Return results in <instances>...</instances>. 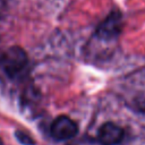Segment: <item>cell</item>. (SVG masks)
Instances as JSON below:
<instances>
[{"label": "cell", "instance_id": "obj_1", "mask_svg": "<svg viewBox=\"0 0 145 145\" xmlns=\"http://www.w3.org/2000/svg\"><path fill=\"white\" fill-rule=\"evenodd\" d=\"M27 63V53L20 46H11L7 49L0 58V66L10 78H15L20 75L26 69Z\"/></svg>", "mask_w": 145, "mask_h": 145}, {"label": "cell", "instance_id": "obj_2", "mask_svg": "<svg viewBox=\"0 0 145 145\" xmlns=\"http://www.w3.org/2000/svg\"><path fill=\"white\" fill-rule=\"evenodd\" d=\"M122 27L121 14L113 10L108 15V17L97 26L96 36L102 41H111L119 36Z\"/></svg>", "mask_w": 145, "mask_h": 145}, {"label": "cell", "instance_id": "obj_3", "mask_svg": "<svg viewBox=\"0 0 145 145\" xmlns=\"http://www.w3.org/2000/svg\"><path fill=\"white\" fill-rule=\"evenodd\" d=\"M51 135L57 140H67L76 136L78 126L74 120L67 116H59L56 118L50 128Z\"/></svg>", "mask_w": 145, "mask_h": 145}, {"label": "cell", "instance_id": "obj_4", "mask_svg": "<svg viewBox=\"0 0 145 145\" xmlns=\"http://www.w3.org/2000/svg\"><path fill=\"white\" fill-rule=\"evenodd\" d=\"M125 136L123 129L113 122H105L99 129V140L102 145H117Z\"/></svg>", "mask_w": 145, "mask_h": 145}, {"label": "cell", "instance_id": "obj_5", "mask_svg": "<svg viewBox=\"0 0 145 145\" xmlns=\"http://www.w3.org/2000/svg\"><path fill=\"white\" fill-rule=\"evenodd\" d=\"M15 136H16L17 140H18L20 144H23V145H35L34 139H33L27 133H25V131L17 130L16 134H15Z\"/></svg>", "mask_w": 145, "mask_h": 145}]
</instances>
